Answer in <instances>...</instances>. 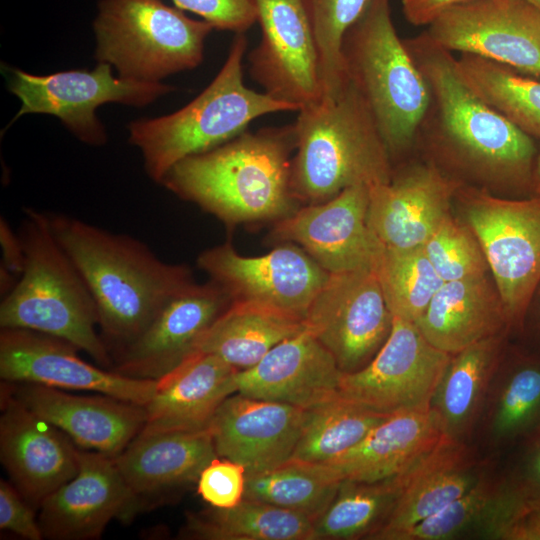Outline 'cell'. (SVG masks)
<instances>
[{"mask_svg":"<svg viewBox=\"0 0 540 540\" xmlns=\"http://www.w3.org/2000/svg\"><path fill=\"white\" fill-rule=\"evenodd\" d=\"M404 42L432 96L422 129L479 181L522 198L534 195L535 138L484 101L462 77L452 52L425 32Z\"/></svg>","mask_w":540,"mask_h":540,"instance_id":"cell-1","label":"cell"},{"mask_svg":"<svg viewBox=\"0 0 540 540\" xmlns=\"http://www.w3.org/2000/svg\"><path fill=\"white\" fill-rule=\"evenodd\" d=\"M47 216L92 295L111 358L143 332L170 298L194 282L187 265L165 262L139 239L62 213Z\"/></svg>","mask_w":540,"mask_h":540,"instance_id":"cell-2","label":"cell"},{"mask_svg":"<svg viewBox=\"0 0 540 540\" xmlns=\"http://www.w3.org/2000/svg\"><path fill=\"white\" fill-rule=\"evenodd\" d=\"M294 123L244 131L232 140L176 163L161 183L227 228L278 222L301 205L291 187Z\"/></svg>","mask_w":540,"mask_h":540,"instance_id":"cell-3","label":"cell"},{"mask_svg":"<svg viewBox=\"0 0 540 540\" xmlns=\"http://www.w3.org/2000/svg\"><path fill=\"white\" fill-rule=\"evenodd\" d=\"M294 126L291 187L301 205L324 202L353 186L391 181L388 148L366 100L347 76L336 93L302 107Z\"/></svg>","mask_w":540,"mask_h":540,"instance_id":"cell-4","label":"cell"},{"mask_svg":"<svg viewBox=\"0 0 540 540\" xmlns=\"http://www.w3.org/2000/svg\"><path fill=\"white\" fill-rule=\"evenodd\" d=\"M24 253L21 274L0 304V327L33 330L62 338L102 366L112 358L99 329L92 295L55 238L47 216L24 209L18 229Z\"/></svg>","mask_w":540,"mask_h":540,"instance_id":"cell-5","label":"cell"},{"mask_svg":"<svg viewBox=\"0 0 540 540\" xmlns=\"http://www.w3.org/2000/svg\"><path fill=\"white\" fill-rule=\"evenodd\" d=\"M245 33L235 34L228 56L212 82L190 103L160 117L128 125L129 142L143 157L147 175L161 183L179 161L212 150L242 134L255 119L299 111L269 94L250 89L243 79Z\"/></svg>","mask_w":540,"mask_h":540,"instance_id":"cell-6","label":"cell"},{"mask_svg":"<svg viewBox=\"0 0 540 540\" xmlns=\"http://www.w3.org/2000/svg\"><path fill=\"white\" fill-rule=\"evenodd\" d=\"M346 76L366 100L392 161L415 143L432 104L426 79L396 32L390 0H371L342 41Z\"/></svg>","mask_w":540,"mask_h":540,"instance_id":"cell-7","label":"cell"},{"mask_svg":"<svg viewBox=\"0 0 540 540\" xmlns=\"http://www.w3.org/2000/svg\"><path fill=\"white\" fill-rule=\"evenodd\" d=\"M213 26L162 0H100L95 59L128 79L161 82L198 67Z\"/></svg>","mask_w":540,"mask_h":540,"instance_id":"cell-8","label":"cell"},{"mask_svg":"<svg viewBox=\"0 0 540 540\" xmlns=\"http://www.w3.org/2000/svg\"><path fill=\"white\" fill-rule=\"evenodd\" d=\"M456 198L483 250L511 332L518 331L540 282V196L503 198L462 185Z\"/></svg>","mask_w":540,"mask_h":540,"instance_id":"cell-9","label":"cell"},{"mask_svg":"<svg viewBox=\"0 0 540 540\" xmlns=\"http://www.w3.org/2000/svg\"><path fill=\"white\" fill-rule=\"evenodd\" d=\"M8 87L21 102L12 123L25 114L57 117L80 141L92 146L107 142L96 109L105 103L143 107L175 89L162 82L114 76L112 66L98 62L93 70L76 69L34 75L10 68Z\"/></svg>","mask_w":540,"mask_h":540,"instance_id":"cell-10","label":"cell"},{"mask_svg":"<svg viewBox=\"0 0 540 540\" xmlns=\"http://www.w3.org/2000/svg\"><path fill=\"white\" fill-rule=\"evenodd\" d=\"M451 355L434 347L415 323L393 317L373 359L342 373L339 395L385 414L429 410Z\"/></svg>","mask_w":540,"mask_h":540,"instance_id":"cell-11","label":"cell"},{"mask_svg":"<svg viewBox=\"0 0 540 540\" xmlns=\"http://www.w3.org/2000/svg\"><path fill=\"white\" fill-rule=\"evenodd\" d=\"M197 266L231 302L266 306L305 320L329 273L304 249L283 242L261 256H243L227 241L197 257Z\"/></svg>","mask_w":540,"mask_h":540,"instance_id":"cell-12","label":"cell"},{"mask_svg":"<svg viewBox=\"0 0 540 540\" xmlns=\"http://www.w3.org/2000/svg\"><path fill=\"white\" fill-rule=\"evenodd\" d=\"M306 328L343 373L368 364L390 334L391 314L374 270L331 273L305 317Z\"/></svg>","mask_w":540,"mask_h":540,"instance_id":"cell-13","label":"cell"},{"mask_svg":"<svg viewBox=\"0 0 540 540\" xmlns=\"http://www.w3.org/2000/svg\"><path fill=\"white\" fill-rule=\"evenodd\" d=\"M425 33L450 52L540 78V9L527 0H467L444 11Z\"/></svg>","mask_w":540,"mask_h":540,"instance_id":"cell-14","label":"cell"},{"mask_svg":"<svg viewBox=\"0 0 540 540\" xmlns=\"http://www.w3.org/2000/svg\"><path fill=\"white\" fill-rule=\"evenodd\" d=\"M259 44L249 53V72L263 91L299 110L320 100L319 50L306 0H255Z\"/></svg>","mask_w":540,"mask_h":540,"instance_id":"cell-15","label":"cell"},{"mask_svg":"<svg viewBox=\"0 0 540 540\" xmlns=\"http://www.w3.org/2000/svg\"><path fill=\"white\" fill-rule=\"evenodd\" d=\"M72 343L45 333L1 328L0 377L7 383H32L63 390L91 391L146 406L157 380L128 377L94 366Z\"/></svg>","mask_w":540,"mask_h":540,"instance_id":"cell-16","label":"cell"},{"mask_svg":"<svg viewBox=\"0 0 540 540\" xmlns=\"http://www.w3.org/2000/svg\"><path fill=\"white\" fill-rule=\"evenodd\" d=\"M369 187L353 186L317 204L300 206L274 223L271 239L304 249L329 274L374 270L383 245L367 223Z\"/></svg>","mask_w":540,"mask_h":540,"instance_id":"cell-17","label":"cell"},{"mask_svg":"<svg viewBox=\"0 0 540 540\" xmlns=\"http://www.w3.org/2000/svg\"><path fill=\"white\" fill-rule=\"evenodd\" d=\"M230 304L227 293L212 280L192 282L165 303L133 342L113 355V371L139 379L162 378L195 351Z\"/></svg>","mask_w":540,"mask_h":540,"instance_id":"cell-18","label":"cell"},{"mask_svg":"<svg viewBox=\"0 0 540 540\" xmlns=\"http://www.w3.org/2000/svg\"><path fill=\"white\" fill-rule=\"evenodd\" d=\"M4 384V383H3ZM0 458L13 485L33 507L79 470V448L57 427L1 389Z\"/></svg>","mask_w":540,"mask_h":540,"instance_id":"cell-19","label":"cell"},{"mask_svg":"<svg viewBox=\"0 0 540 540\" xmlns=\"http://www.w3.org/2000/svg\"><path fill=\"white\" fill-rule=\"evenodd\" d=\"M79 470L40 505L44 538L91 540L101 536L114 518H129L139 508L114 458L79 449Z\"/></svg>","mask_w":540,"mask_h":540,"instance_id":"cell-20","label":"cell"},{"mask_svg":"<svg viewBox=\"0 0 540 540\" xmlns=\"http://www.w3.org/2000/svg\"><path fill=\"white\" fill-rule=\"evenodd\" d=\"M462 183L433 163L393 174L369 188L367 223L386 248L421 247L450 215Z\"/></svg>","mask_w":540,"mask_h":540,"instance_id":"cell-21","label":"cell"},{"mask_svg":"<svg viewBox=\"0 0 540 540\" xmlns=\"http://www.w3.org/2000/svg\"><path fill=\"white\" fill-rule=\"evenodd\" d=\"M306 409L234 393L216 410L208 428L219 457L246 473L271 469L295 451Z\"/></svg>","mask_w":540,"mask_h":540,"instance_id":"cell-22","label":"cell"},{"mask_svg":"<svg viewBox=\"0 0 540 540\" xmlns=\"http://www.w3.org/2000/svg\"><path fill=\"white\" fill-rule=\"evenodd\" d=\"M29 410L65 433L81 449L117 457L146 421L144 406L111 396H82L32 383H11Z\"/></svg>","mask_w":540,"mask_h":540,"instance_id":"cell-23","label":"cell"},{"mask_svg":"<svg viewBox=\"0 0 540 540\" xmlns=\"http://www.w3.org/2000/svg\"><path fill=\"white\" fill-rule=\"evenodd\" d=\"M498 461L471 443L443 435L406 471L393 511L370 540H397L401 533L469 491Z\"/></svg>","mask_w":540,"mask_h":540,"instance_id":"cell-24","label":"cell"},{"mask_svg":"<svg viewBox=\"0 0 540 540\" xmlns=\"http://www.w3.org/2000/svg\"><path fill=\"white\" fill-rule=\"evenodd\" d=\"M342 371L305 327L236 374L237 393L308 409L339 395Z\"/></svg>","mask_w":540,"mask_h":540,"instance_id":"cell-25","label":"cell"},{"mask_svg":"<svg viewBox=\"0 0 540 540\" xmlns=\"http://www.w3.org/2000/svg\"><path fill=\"white\" fill-rule=\"evenodd\" d=\"M540 425V355L506 346L490 383L471 444L500 459Z\"/></svg>","mask_w":540,"mask_h":540,"instance_id":"cell-26","label":"cell"},{"mask_svg":"<svg viewBox=\"0 0 540 540\" xmlns=\"http://www.w3.org/2000/svg\"><path fill=\"white\" fill-rule=\"evenodd\" d=\"M238 371L215 355L192 353L157 380L155 394L145 406L146 421L140 432L208 428L221 403L237 393Z\"/></svg>","mask_w":540,"mask_h":540,"instance_id":"cell-27","label":"cell"},{"mask_svg":"<svg viewBox=\"0 0 540 540\" xmlns=\"http://www.w3.org/2000/svg\"><path fill=\"white\" fill-rule=\"evenodd\" d=\"M415 324L434 347L449 354L511 333L502 299L487 275L444 282Z\"/></svg>","mask_w":540,"mask_h":540,"instance_id":"cell-28","label":"cell"},{"mask_svg":"<svg viewBox=\"0 0 540 540\" xmlns=\"http://www.w3.org/2000/svg\"><path fill=\"white\" fill-rule=\"evenodd\" d=\"M209 428L138 435L114 458L124 481L140 496L197 483L201 471L217 457Z\"/></svg>","mask_w":540,"mask_h":540,"instance_id":"cell-29","label":"cell"},{"mask_svg":"<svg viewBox=\"0 0 540 540\" xmlns=\"http://www.w3.org/2000/svg\"><path fill=\"white\" fill-rule=\"evenodd\" d=\"M443 436L431 409L394 413L325 463L342 480L377 481L408 470Z\"/></svg>","mask_w":540,"mask_h":540,"instance_id":"cell-30","label":"cell"},{"mask_svg":"<svg viewBox=\"0 0 540 540\" xmlns=\"http://www.w3.org/2000/svg\"><path fill=\"white\" fill-rule=\"evenodd\" d=\"M508 336L485 338L451 355L430 405L444 436L471 443Z\"/></svg>","mask_w":540,"mask_h":540,"instance_id":"cell-31","label":"cell"},{"mask_svg":"<svg viewBox=\"0 0 540 540\" xmlns=\"http://www.w3.org/2000/svg\"><path fill=\"white\" fill-rule=\"evenodd\" d=\"M305 327L304 320L287 313L233 301L201 337L194 352L215 355L237 370H245Z\"/></svg>","mask_w":540,"mask_h":540,"instance_id":"cell-32","label":"cell"},{"mask_svg":"<svg viewBox=\"0 0 540 540\" xmlns=\"http://www.w3.org/2000/svg\"><path fill=\"white\" fill-rule=\"evenodd\" d=\"M198 540H313V522L298 513L244 498L231 508L188 513L180 534Z\"/></svg>","mask_w":540,"mask_h":540,"instance_id":"cell-33","label":"cell"},{"mask_svg":"<svg viewBox=\"0 0 540 540\" xmlns=\"http://www.w3.org/2000/svg\"><path fill=\"white\" fill-rule=\"evenodd\" d=\"M406 471L371 482L342 480L329 506L313 523V540H370L393 511Z\"/></svg>","mask_w":540,"mask_h":540,"instance_id":"cell-34","label":"cell"},{"mask_svg":"<svg viewBox=\"0 0 540 540\" xmlns=\"http://www.w3.org/2000/svg\"><path fill=\"white\" fill-rule=\"evenodd\" d=\"M340 483L327 464L291 457L271 469L246 473L244 498L290 510L314 523L333 500Z\"/></svg>","mask_w":540,"mask_h":540,"instance_id":"cell-35","label":"cell"},{"mask_svg":"<svg viewBox=\"0 0 540 540\" xmlns=\"http://www.w3.org/2000/svg\"><path fill=\"white\" fill-rule=\"evenodd\" d=\"M512 497L498 461L469 491L401 533L397 540L486 539Z\"/></svg>","mask_w":540,"mask_h":540,"instance_id":"cell-36","label":"cell"},{"mask_svg":"<svg viewBox=\"0 0 540 540\" xmlns=\"http://www.w3.org/2000/svg\"><path fill=\"white\" fill-rule=\"evenodd\" d=\"M390 415L338 395L306 409L292 457L313 463H328L359 443Z\"/></svg>","mask_w":540,"mask_h":540,"instance_id":"cell-37","label":"cell"},{"mask_svg":"<svg viewBox=\"0 0 540 540\" xmlns=\"http://www.w3.org/2000/svg\"><path fill=\"white\" fill-rule=\"evenodd\" d=\"M456 60L464 80L484 101L540 139V80L472 54L462 53Z\"/></svg>","mask_w":540,"mask_h":540,"instance_id":"cell-38","label":"cell"},{"mask_svg":"<svg viewBox=\"0 0 540 540\" xmlns=\"http://www.w3.org/2000/svg\"><path fill=\"white\" fill-rule=\"evenodd\" d=\"M393 317L415 323L444 281L422 246L393 249L383 246L375 268Z\"/></svg>","mask_w":540,"mask_h":540,"instance_id":"cell-39","label":"cell"},{"mask_svg":"<svg viewBox=\"0 0 540 540\" xmlns=\"http://www.w3.org/2000/svg\"><path fill=\"white\" fill-rule=\"evenodd\" d=\"M306 1L319 50L323 96L333 95L346 79L341 52L344 35L371 0Z\"/></svg>","mask_w":540,"mask_h":540,"instance_id":"cell-40","label":"cell"},{"mask_svg":"<svg viewBox=\"0 0 540 540\" xmlns=\"http://www.w3.org/2000/svg\"><path fill=\"white\" fill-rule=\"evenodd\" d=\"M427 258L444 282L482 277L488 263L470 227L447 216L422 246Z\"/></svg>","mask_w":540,"mask_h":540,"instance_id":"cell-41","label":"cell"},{"mask_svg":"<svg viewBox=\"0 0 540 540\" xmlns=\"http://www.w3.org/2000/svg\"><path fill=\"white\" fill-rule=\"evenodd\" d=\"M507 489L521 501H540V425L499 459Z\"/></svg>","mask_w":540,"mask_h":540,"instance_id":"cell-42","label":"cell"},{"mask_svg":"<svg viewBox=\"0 0 540 540\" xmlns=\"http://www.w3.org/2000/svg\"><path fill=\"white\" fill-rule=\"evenodd\" d=\"M245 489V467L219 456L205 466L197 480L198 495L215 508L236 506L244 499Z\"/></svg>","mask_w":540,"mask_h":540,"instance_id":"cell-43","label":"cell"},{"mask_svg":"<svg viewBox=\"0 0 540 540\" xmlns=\"http://www.w3.org/2000/svg\"><path fill=\"white\" fill-rule=\"evenodd\" d=\"M174 5L198 15L214 29L245 33L257 23L255 0H172Z\"/></svg>","mask_w":540,"mask_h":540,"instance_id":"cell-44","label":"cell"},{"mask_svg":"<svg viewBox=\"0 0 540 540\" xmlns=\"http://www.w3.org/2000/svg\"><path fill=\"white\" fill-rule=\"evenodd\" d=\"M0 528L28 540L44 538L33 507L14 485L0 481Z\"/></svg>","mask_w":540,"mask_h":540,"instance_id":"cell-45","label":"cell"},{"mask_svg":"<svg viewBox=\"0 0 540 540\" xmlns=\"http://www.w3.org/2000/svg\"><path fill=\"white\" fill-rule=\"evenodd\" d=\"M488 539L540 540V501H515L493 527Z\"/></svg>","mask_w":540,"mask_h":540,"instance_id":"cell-46","label":"cell"},{"mask_svg":"<svg viewBox=\"0 0 540 540\" xmlns=\"http://www.w3.org/2000/svg\"><path fill=\"white\" fill-rule=\"evenodd\" d=\"M467 0H401L406 20L412 25L428 26L450 7Z\"/></svg>","mask_w":540,"mask_h":540,"instance_id":"cell-47","label":"cell"},{"mask_svg":"<svg viewBox=\"0 0 540 540\" xmlns=\"http://www.w3.org/2000/svg\"><path fill=\"white\" fill-rule=\"evenodd\" d=\"M525 349L540 355V282L536 287L517 331Z\"/></svg>","mask_w":540,"mask_h":540,"instance_id":"cell-48","label":"cell"},{"mask_svg":"<svg viewBox=\"0 0 540 540\" xmlns=\"http://www.w3.org/2000/svg\"><path fill=\"white\" fill-rule=\"evenodd\" d=\"M0 241L3 251L1 266L15 275H20L24 265V253L18 233H14L7 221L1 218Z\"/></svg>","mask_w":540,"mask_h":540,"instance_id":"cell-49","label":"cell"},{"mask_svg":"<svg viewBox=\"0 0 540 540\" xmlns=\"http://www.w3.org/2000/svg\"><path fill=\"white\" fill-rule=\"evenodd\" d=\"M534 195L540 196V143L534 169Z\"/></svg>","mask_w":540,"mask_h":540,"instance_id":"cell-50","label":"cell"},{"mask_svg":"<svg viewBox=\"0 0 540 540\" xmlns=\"http://www.w3.org/2000/svg\"><path fill=\"white\" fill-rule=\"evenodd\" d=\"M527 1L540 9V0H527Z\"/></svg>","mask_w":540,"mask_h":540,"instance_id":"cell-51","label":"cell"}]
</instances>
